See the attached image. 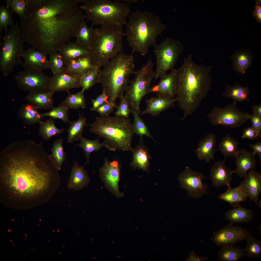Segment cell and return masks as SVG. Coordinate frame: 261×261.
<instances>
[{
    "mask_svg": "<svg viewBox=\"0 0 261 261\" xmlns=\"http://www.w3.org/2000/svg\"><path fill=\"white\" fill-rule=\"evenodd\" d=\"M74 165L72 167L70 175L67 185L68 188L75 191L81 190L88 185L90 179L87 171L85 170L84 166H80L73 160Z\"/></svg>",
    "mask_w": 261,
    "mask_h": 261,
    "instance_id": "d4e9b609",
    "label": "cell"
},
{
    "mask_svg": "<svg viewBox=\"0 0 261 261\" xmlns=\"http://www.w3.org/2000/svg\"><path fill=\"white\" fill-rule=\"evenodd\" d=\"M58 52L61 56L65 66L73 61L88 55L90 50L82 46L76 40L70 41L62 45L58 49Z\"/></svg>",
    "mask_w": 261,
    "mask_h": 261,
    "instance_id": "ac0fdd59",
    "label": "cell"
},
{
    "mask_svg": "<svg viewBox=\"0 0 261 261\" xmlns=\"http://www.w3.org/2000/svg\"><path fill=\"white\" fill-rule=\"evenodd\" d=\"M68 109L62 104L56 107H54L49 112L41 114L42 118L49 116L54 119H58L65 123H70L69 119Z\"/></svg>",
    "mask_w": 261,
    "mask_h": 261,
    "instance_id": "ee69618b",
    "label": "cell"
},
{
    "mask_svg": "<svg viewBox=\"0 0 261 261\" xmlns=\"http://www.w3.org/2000/svg\"><path fill=\"white\" fill-rule=\"evenodd\" d=\"M183 46L180 42L171 38L163 40L154 47L153 52L156 59L155 72V80L173 69L179 56L182 52Z\"/></svg>",
    "mask_w": 261,
    "mask_h": 261,
    "instance_id": "8fae6325",
    "label": "cell"
},
{
    "mask_svg": "<svg viewBox=\"0 0 261 261\" xmlns=\"http://www.w3.org/2000/svg\"><path fill=\"white\" fill-rule=\"evenodd\" d=\"M207 116L213 125H221L235 128L245 123L249 119L250 115L248 112L239 110L237 102L233 101L232 104L224 108L214 107Z\"/></svg>",
    "mask_w": 261,
    "mask_h": 261,
    "instance_id": "7c38bea8",
    "label": "cell"
},
{
    "mask_svg": "<svg viewBox=\"0 0 261 261\" xmlns=\"http://www.w3.org/2000/svg\"><path fill=\"white\" fill-rule=\"evenodd\" d=\"M119 0L120 1H123V2L128 4L131 3H136L138 1V0Z\"/></svg>",
    "mask_w": 261,
    "mask_h": 261,
    "instance_id": "94428289",
    "label": "cell"
},
{
    "mask_svg": "<svg viewBox=\"0 0 261 261\" xmlns=\"http://www.w3.org/2000/svg\"><path fill=\"white\" fill-rule=\"evenodd\" d=\"M261 0H256L255 9L253 12V16L256 19L258 22H261Z\"/></svg>",
    "mask_w": 261,
    "mask_h": 261,
    "instance_id": "9f6ffc18",
    "label": "cell"
},
{
    "mask_svg": "<svg viewBox=\"0 0 261 261\" xmlns=\"http://www.w3.org/2000/svg\"><path fill=\"white\" fill-rule=\"evenodd\" d=\"M209 259L208 257H204L202 256H198L197 255L195 252L192 250L188 257L186 258V261H204Z\"/></svg>",
    "mask_w": 261,
    "mask_h": 261,
    "instance_id": "6f0895ef",
    "label": "cell"
},
{
    "mask_svg": "<svg viewBox=\"0 0 261 261\" xmlns=\"http://www.w3.org/2000/svg\"><path fill=\"white\" fill-rule=\"evenodd\" d=\"M240 184L245 190L249 200L257 205L259 195L261 192V175L254 170H250Z\"/></svg>",
    "mask_w": 261,
    "mask_h": 261,
    "instance_id": "603a6c76",
    "label": "cell"
},
{
    "mask_svg": "<svg viewBox=\"0 0 261 261\" xmlns=\"http://www.w3.org/2000/svg\"><path fill=\"white\" fill-rule=\"evenodd\" d=\"M86 119L82 114L79 113V118L77 121L69 123L70 125L67 130L68 133L67 142L72 143L74 141L80 139L84 131V128L86 125Z\"/></svg>",
    "mask_w": 261,
    "mask_h": 261,
    "instance_id": "d590c367",
    "label": "cell"
},
{
    "mask_svg": "<svg viewBox=\"0 0 261 261\" xmlns=\"http://www.w3.org/2000/svg\"><path fill=\"white\" fill-rule=\"evenodd\" d=\"M96 68L90 54L72 62L65 66L63 72L80 78L85 73Z\"/></svg>",
    "mask_w": 261,
    "mask_h": 261,
    "instance_id": "cb8c5ba5",
    "label": "cell"
},
{
    "mask_svg": "<svg viewBox=\"0 0 261 261\" xmlns=\"http://www.w3.org/2000/svg\"><path fill=\"white\" fill-rule=\"evenodd\" d=\"M253 108L254 113L258 116L261 117V104L251 106Z\"/></svg>",
    "mask_w": 261,
    "mask_h": 261,
    "instance_id": "91938a15",
    "label": "cell"
},
{
    "mask_svg": "<svg viewBox=\"0 0 261 261\" xmlns=\"http://www.w3.org/2000/svg\"><path fill=\"white\" fill-rule=\"evenodd\" d=\"M27 0H5V1L11 11L14 12L20 17L24 13L26 9Z\"/></svg>",
    "mask_w": 261,
    "mask_h": 261,
    "instance_id": "681fc988",
    "label": "cell"
},
{
    "mask_svg": "<svg viewBox=\"0 0 261 261\" xmlns=\"http://www.w3.org/2000/svg\"><path fill=\"white\" fill-rule=\"evenodd\" d=\"M0 176L10 189L22 196L42 192L53 178L59 177L49 154L38 144L29 140L13 142L0 153Z\"/></svg>",
    "mask_w": 261,
    "mask_h": 261,
    "instance_id": "7a4b0ae2",
    "label": "cell"
},
{
    "mask_svg": "<svg viewBox=\"0 0 261 261\" xmlns=\"http://www.w3.org/2000/svg\"><path fill=\"white\" fill-rule=\"evenodd\" d=\"M248 197L247 193L243 187L241 185L237 187H228L227 190L221 194L218 198L229 203L234 208L239 205V203L247 201Z\"/></svg>",
    "mask_w": 261,
    "mask_h": 261,
    "instance_id": "4dcf8cb0",
    "label": "cell"
},
{
    "mask_svg": "<svg viewBox=\"0 0 261 261\" xmlns=\"http://www.w3.org/2000/svg\"><path fill=\"white\" fill-rule=\"evenodd\" d=\"M54 119L50 118L40 123L39 133L44 139L48 140L56 134L60 135L65 129H60L55 126Z\"/></svg>",
    "mask_w": 261,
    "mask_h": 261,
    "instance_id": "60d3db41",
    "label": "cell"
},
{
    "mask_svg": "<svg viewBox=\"0 0 261 261\" xmlns=\"http://www.w3.org/2000/svg\"><path fill=\"white\" fill-rule=\"evenodd\" d=\"M238 143L230 135H226L221 140L219 145V150L225 157L224 161L227 157H235L239 150Z\"/></svg>",
    "mask_w": 261,
    "mask_h": 261,
    "instance_id": "f35d334b",
    "label": "cell"
},
{
    "mask_svg": "<svg viewBox=\"0 0 261 261\" xmlns=\"http://www.w3.org/2000/svg\"><path fill=\"white\" fill-rule=\"evenodd\" d=\"M258 136L261 137V135L259 134L251 126V127H248L244 130L241 138H246L250 140H253L257 138Z\"/></svg>",
    "mask_w": 261,
    "mask_h": 261,
    "instance_id": "11a10c76",
    "label": "cell"
},
{
    "mask_svg": "<svg viewBox=\"0 0 261 261\" xmlns=\"http://www.w3.org/2000/svg\"><path fill=\"white\" fill-rule=\"evenodd\" d=\"M177 70L173 69L169 74L162 76L157 85L158 91L156 93L158 96L175 98L177 93Z\"/></svg>",
    "mask_w": 261,
    "mask_h": 261,
    "instance_id": "7402d4cb",
    "label": "cell"
},
{
    "mask_svg": "<svg viewBox=\"0 0 261 261\" xmlns=\"http://www.w3.org/2000/svg\"><path fill=\"white\" fill-rule=\"evenodd\" d=\"M134 117V122L132 124L133 132L139 136L141 138L144 136L151 138L155 142L149 132L147 126L143 119L135 111L131 110Z\"/></svg>",
    "mask_w": 261,
    "mask_h": 261,
    "instance_id": "f6af8a7d",
    "label": "cell"
},
{
    "mask_svg": "<svg viewBox=\"0 0 261 261\" xmlns=\"http://www.w3.org/2000/svg\"><path fill=\"white\" fill-rule=\"evenodd\" d=\"M54 93L50 90L42 92H29L25 96L26 100L38 109L48 110L53 107Z\"/></svg>",
    "mask_w": 261,
    "mask_h": 261,
    "instance_id": "f1b7e54d",
    "label": "cell"
},
{
    "mask_svg": "<svg viewBox=\"0 0 261 261\" xmlns=\"http://www.w3.org/2000/svg\"><path fill=\"white\" fill-rule=\"evenodd\" d=\"M225 215L226 219L230 223H242L252 221L254 218V213L253 210L247 209L239 205L237 208L229 210L225 213Z\"/></svg>",
    "mask_w": 261,
    "mask_h": 261,
    "instance_id": "d6a6232c",
    "label": "cell"
},
{
    "mask_svg": "<svg viewBox=\"0 0 261 261\" xmlns=\"http://www.w3.org/2000/svg\"><path fill=\"white\" fill-rule=\"evenodd\" d=\"M63 138H61L54 141L53 146L51 148V154H49V158L54 167L58 171L61 170L66 158L63 145Z\"/></svg>",
    "mask_w": 261,
    "mask_h": 261,
    "instance_id": "e575fe53",
    "label": "cell"
},
{
    "mask_svg": "<svg viewBox=\"0 0 261 261\" xmlns=\"http://www.w3.org/2000/svg\"><path fill=\"white\" fill-rule=\"evenodd\" d=\"M249 119L252 122V127L259 134L261 135V117L256 115L253 111L252 113L250 115Z\"/></svg>",
    "mask_w": 261,
    "mask_h": 261,
    "instance_id": "db71d44e",
    "label": "cell"
},
{
    "mask_svg": "<svg viewBox=\"0 0 261 261\" xmlns=\"http://www.w3.org/2000/svg\"><path fill=\"white\" fill-rule=\"evenodd\" d=\"M90 124V132L104 139L105 146L109 150L132 151L131 143L134 133L130 119L115 116H100Z\"/></svg>",
    "mask_w": 261,
    "mask_h": 261,
    "instance_id": "8992f818",
    "label": "cell"
},
{
    "mask_svg": "<svg viewBox=\"0 0 261 261\" xmlns=\"http://www.w3.org/2000/svg\"><path fill=\"white\" fill-rule=\"evenodd\" d=\"M77 0H27L20 17L24 42L47 54L70 41L84 19Z\"/></svg>",
    "mask_w": 261,
    "mask_h": 261,
    "instance_id": "6da1fadb",
    "label": "cell"
},
{
    "mask_svg": "<svg viewBox=\"0 0 261 261\" xmlns=\"http://www.w3.org/2000/svg\"><path fill=\"white\" fill-rule=\"evenodd\" d=\"M122 28L93 29L90 50L95 65L100 69L123 49L122 38L125 36Z\"/></svg>",
    "mask_w": 261,
    "mask_h": 261,
    "instance_id": "ba28073f",
    "label": "cell"
},
{
    "mask_svg": "<svg viewBox=\"0 0 261 261\" xmlns=\"http://www.w3.org/2000/svg\"><path fill=\"white\" fill-rule=\"evenodd\" d=\"M232 171L226 166L225 161L215 162L210 170L212 185L216 188L225 186L230 187Z\"/></svg>",
    "mask_w": 261,
    "mask_h": 261,
    "instance_id": "ffe728a7",
    "label": "cell"
},
{
    "mask_svg": "<svg viewBox=\"0 0 261 261\" xmlns=\"http://www.w3.org/2000/svg\"><path fill=\"white\" fill-rule=\"evenodd\" d=\"M99 138L91 140L82 137L80 139V143L78 144L75 145V146H78L83 150L87 160L85 164L87 163H89L90 155L91 153L94 151H98L102 147L105 146L104 142L102 143L99 142Z\"/></svg>",
    "mask_w": 261,
    "mask_h": 261,
    "instance_id": "b9f144b4",
    "label": "cell"
},
{
    "mask_svg": "<svg viewBox=\"0 0 261 261\" xmlns=\"http://www.w3.org/2000/svg\"><path fill=\"white\" fill-rule=\"evenodd\" d=\"M250 91L248 87H243L237 82L235 85L226 86L222 96L232 99L233 101L242 102L244 101L249 102V95Z\"/></svg>",
    "mask_w": 261,
    "mask_h": 261,
    "instance_id": "836d02e7",
    "label": "cell"
},
{
    "mask_svg": "<svg viewBox=\"0 0 261 261\" xmlns=\"http://www.w3.org/2000/svg\"><path fill=\"white\" fill-rule=\"evenodd\" d=\"M211 238L214 244L223 247L234 245L236 243L252 237L250 232L241 226H234L229 223L214 232Z\"/></svg>",
    "mask_w": 261,
    "mask_h": 261,
    "instance_id": "5bb4252c",
    "label": "cell"
},
{
    "mask_svg": "<svg viewBox=\"0 0 261 261\" xmlns=\"http://www.w3.org/2000/svg\"><path fill=\"white\" fill-rule=\"evenodd\" d=\"M38 109L33 104L29 103L23 104L18 109L17 115L23 123L32 125L40 123L43 118L38 111Z\"/></svg>",
    "mask_w": 261,
    "mask_h": 261,
    "instance_id": "1f68e13d",
    "label": "cell"
},
{
    "mask_svg": "<svg viewBox=\"0 0 261 261\" xmlns=\"http://www.w3.org/2000/svg\"><path fill=\"white\" fill-rule=\"evenodd\" d=\"M68 95L65 100L60 102L68 109H70L76 110L80 108L85 109L86 104L84 92L81 91L75 94L67 91Z\"/></svg>",
    "mask_w": 261,
    "mask_h": 261,
    "instance_id": "ab89813d",
    "label": "cell"
},
{
    "mask_svg": "<svg viewBox=\"0 0 261 261\" xmlns=\"http://www.w3.org/2000/svg\"><path fill=\"white\" fill-rule=\"evenodd\" d=\"M245 255L244 249L231 245L222 247L219 251L218 260L219 261H236Z\"/></svg>",
    "mask_w": 261,
    "mask_h": 261,
    "instance_id": "74e56055",
    "label": "cell"
},
{
    "mask_svg": "<svg viewBox=\"0 0 261 261\" xmlns=\"http://www.w3.org/2000/svg\"><path fill=\"white\" fill-rule=\"evenodd\" d=\"M216 142L215 135L211 133L206 135L201 139L198 144L196 151L197 156L200 160H205L207 162L214 160V149Z\"/></svg>",
    "mask_w": 261,
    "mask_h": 261,
    "instance_id": "83f0119b",
    "label": "cell"
},
{
    "mask_svg": "<svg viewBox=\"0 0 261 261\" xmlns=\"http://www.w3.org/2000/svg\"><path fill=\"white\" fill-rule=\"evenodd\" d=\"M255 155L253 152L244 149L239 150L235 158L236 169L232 171L240 177H245L249 170H254L256 164Z\"/></svg>",
    "mask_w": 261,
    "mask_h": 261,
    "instance_id": "d6986e66",
    "label": "cell"
},
{
    "mask_svg": "<svg viewBox=\"0 0 261 261\" xmlns=\"http://www.w3.org/2000/svg\"><path fill=\"white\" fill-rule=\"evenodd\" d=\"M81 87L80 79L62 72L53 74L51 77L50 90L56 92L69 91Z\"/></svg>",
    "mask_w": 261,
    "mask_h": 261,
    "instance_id": "44dd1931",
    "label": "cell"
},
{
    "mask_svg": "<svg viewBox=\"0 0 261 261\" xmlns=\"http://www.w3.org/2000/svg\"><path fill=\"white\" fill-rule=\"evenodd\" d=\"M141 141L138 145L133 149L132 160L130 165L133 169H142L147 171L149 167V160L151 156L148 150Z\"/></svg>",
    "mask_w": 261,
    "mask_h": 261,
    "instance_id": "f546056e",
    "label": "cell"
},
{
    "mask_svg": "<svg viewBox=\"0 0 261 261\" xmlns=\"http://www.w3.org/2000/svg\"><path fill=\"white\" fill-rule=\"evenodd\" d=\"M154 64L150 58L147 63L143 65L140 70L134 71L135 77L132 80L129 81L130 85L125 91L124 97L131 110L139 115L141 112L140 105L142 99L146 95L151 93V84L155 77Z\"/></svg>",
    "mask_w": 261,
    "mask_h": 261,
    "instance_id": "30bf717a",
    "label": "cell"
},
{
    "mask_svg": "<svg viewBox=\"0 0 261 261\" xmlns=\"http://www.w3.org/2000/svg\"><path fill=\"white\" fill-rule=\"evenodd\" d=\"M211 67L195 63L189 55L184 59L183 64L177 70L175 98L183 112L182 120L195 112L211 89L209 73Z\"/></svg>",
    "mask_w": 261,
    "mask_h": 261,
    "instance_id": "3957f363",
    "label": "cell"
},
{
    "mask_svg": "<svg viewBox=\"0 0 261 261\" xmlns=\"http://www.w3.org/2000/svg\"><path fill=\"white\" fill-rule=\"evenodd\" d=\"M133 54L120 53L103 66L102 69H98L102 91L108 97L109 102L115 105L116 99L123 95L129 76L134 72Z\"/></svg>",
    "mask_w": 261,
    "mask_h": 261,
    "instance_id": "5b68a950",
    "label": "cell"
},
{
    "mask_svg": "<svg viewBox=\"0 0 261 261\" xmlns=\"http://www.w3.org/2000/svg\"><path fill=\"white\" fill-rule=\"evenodd\" d=\"M120 102L119 105L117 106V110L115 113V116L129 119V116L131 113V110L129 108L128 102L123 95L120 98Z\"/></svg>",
    "mask_w": 261,
    "mask_h": 261,
    "instance_id": "f907efd6",
    "label": "cell"
},
{
    "mask_svg": "<svg viewBox=\"0 0 261 261\" xmlns=\"http://www.w3.org/2000/svg\"><path fill=\"white\" fill-rule=\"evenodd\" d=\"M120 167L118 161H109L105 158L103 165L99 169L100 176L105 186L116 197H123V194L119 189Z\"/></svg>",
    "mask_w": 261,
    "mask_h": 261,
    "instance_id": "2e32d148",
    "label": "cell"
},
{
    "mask_svg": "<svg viewBox=\"0 0 261 261\" xmlns=\"http://www.w3.org/2000/svg\"><path fill=\"white\" fill-rule=\"evenodd\" d=\"M108 97L105 93L102 91V94L98 95L95 99H91L93 106L90 109V111H94L104 103L108 102L109 101L108 100Z\"/></svg>",
    "mask_w": 261,
    "mask_h": 261,
    "instance_id": "f5cc1de1",
    "label": "cell"
},
{
    "mask_svg": "<svg viewBox=\"0 0 261 261\" xmlns=\"http://www.w3.org/2000/svg\"><path fill=\"white\" fill-rule=\"evenodd\" d=\"M51 77L42 71L24 69L14 76L18 87L29 92H42L50 91Z\"/></svg>",
    "mask_w": 261,
    "mask_h": 261,
    "instance_id": "4fadbf2b",
    "label": "cell"
},
{
    "mask_svg": "<svg viewBox=\"0 0 261 261\" xmlns=\"http://www.w3.org/2000/svg\"><path fill=\"white\" fill-rule=\"evenodd\" d=\"M251 149L253 151V153L255 155L257 154L260 159V163L261 161V143L258 142L257 143L253 144L250 145Z\"/></svg>",
    "mask_w": 261,
    "mask_h": 261,
    "instance_id": "680465c9",
    "label": "cell"
},
{
    "mask_svg": "<svg viewBox=\"0 0 261 261\" xmlns=\"http://www.w3.org/2000/svg\"><path fill=\"white\" fill-rule=\"evenodd\" d=\"M229 58L234 70L240 75H244L253 62V56L250 50L239 49L231 55Z\"/></svg>",
    "mask_w": 261,
    "mask_h": 261,
    "instance_id": "4316f807",
    "label": "cell"
},
{
    "mask_svg": "<svg viewBox=\"0 0 261 261\" xmlns=\"http://www.w3.org/2000/svg\"><path fill=\"white\" fill-rule=\"evenodd\" d=\"M117 106L109 102L104 103L94 111L98 113L100 116H108L116 108Z\"/></svg>",
    "mask_w": 261,
    "mask_h": 261,
    "instance_id": "816d5d0a",
    "label": "cell"
},
{
    "mask_svg": "<svg viewBox=\"0 0 261 261\" xmlns=\"http://www.w3.org/2000/svg\"><path fill=\"white\" fill-rule=\"evenodd\" d=\"M50 59L49 60V68L53 74H58L63 72L65 66L61 56L58 52L49 54Z\"/></svg>",
    "mask_w": 261,
    "mask_h": 261,
    "instance_id": "c3c4849f",
    "label": "cell"
},
{
    "mask_svg": "<svg viewBox=\"0 0 261 261\" xmlns=\"http://www.w3.org/2000/svg\"><path fill=\"white\" fill-rule=\"evenodd\" d=\"M204 178L202 174L194 171L188 167L179 175L181 187L187 191L188 195L194 198L201 197L207 192V186L203 184Z\"/></svg>",
    "mask_w": 261,
    "mask_h": 261,
    "instance_id": "9a60e30c",
    "label": "cell"
},
{
    "mask_svg": "<svg viewBox=\"0 0 261 261\" xmlns=\"http://www.w3.org/2000/svg\"><path fill=\"white\" fill-rule=\"evenodd\" d=\"M126 25L127 40L132 50V54L140 53L146 55L149 47H155L156 39L167 27L158 16L148 11L138 10L131 12Z\"/></svg>",
    "mask_w": 261,
    "mask_h": 261,
    "instance_id": "277c9868",
    "label": "cell"
},
{
    "mask_svg": "<svg viewBox=\"0 0 261 261\" xmlns=\"http://www.w3.org/2000/svg\"><path fill=\"white\" fill-rule=\"evenodd\" d=\"M130 4L117 0H87L80 7L85 12L84 18L90 21L92 26L101 25L102 28H122L131 13Z\"/></svg>",
    "mask_w": 261,
    "mask_h": 261,
    "instance_id": "52a82bcc",
    "label": "cell"
},
{
    "mask_svg": "<svg viewBox=\"0 0 261 261\" xmlns=\"http://www.w3.org/2000/svg\"><path fill=\"white\" fill-rule=\"evenodd\" d=\"M146 107L141 112V115L146 114L153 116H157L163 111L172 107H174V103L176 102L175 98L172 99L167 97H154L145 101Z\"/></svg>",
    "mask_w": 261,
    "mask_h": 261,
    "instance_id": "484cf974",
    "label": "cell"
},
{
    "mask_svg": "<svg viewBox=\"0 0 261 261\" xmlns=\"http://www.w3.org/2000/svg\"><path fill=\"white\" fill-rule=\"evenodd\" d=\"M87 23L84 20L81 22L74 34L73 37L82 46L90 50L93 28L92 27H88Z\"/></svg>",
    "mask_w": 261,
    "mask_h": 261,
    "instance_id": "8d00e7d4",
    "label": "cell"
},
{
    "mask_svg": "<svg viewBox=\"0 0 261 261\" xmlns=\"http://www.w3.org/2000/svg\"><path fill=\"white\" fill-rule=\"evenodd\" d=\"M81 91L84 92L96 84L99 83L100 75L98 69L96 68L83 75L80 78Z\"/></svg>",
    "mask_w": 261,
    "mask_h": 261,
    "instance_id": "7bdbcfd3",
    "label": "cell"
},
{
    "mask_svg": "<svg viewBox=\"0 0 261 261\" xmlns=\"http://www.w3.org/2000/svg\"><path fill=\"white\" fill-rule=\"evenodd\" d=\"M13 12L7 5H1L0 7V31L8 29L9 26L13 25L14 19Z\"/></svg>",
    "mask_w": 261,
    "mask_h": 261,
    "instance_id": "7dc6e473",
    "label": "cell"
},
{
    "mask_svg": "<svg viewBox=\"0 0 261 261\" xmlns=\"http://www.w3.org/2000/svg\"><path fill=\"white\" fill-rule=\"evenodd\" d=\"M247 242L246 248L244 249L245 255L248 257L255 258L258 260L261 257V242L253 237L246 240Z\"/></svg>",
    "mask_w": 261,
    "mask_h": 261,
    "instance_id": "bcb514c9",
    "label": "cell"
},
{
    "mask_svg": "<svg viewBox=\"0 0 261 261\" xmlns=\"http://www.w3.org/2000/svg\"><path fill=\"white\" fill-rule=\"evenodd\" d=\"M47 55L33 47L24 50L21 55L23 59L22 66L24 69L40 71L49 68Z\"/></svg>",
    "mask_w": 261,
    "mask_h": 261,
    "instance_id": "e0dca14e",
    "label": "cell"
},
{
    "mask_svg": "<svg viewBox=\"0 0 261 261\" xmlns=\"http://www.w3.org/2000/svg\"><path fill=\"white\" fill-rule=\"evenodd\" d=\"M3 42L0 44V70L5 76L8 75L16 66L22 64L21 54L24 42L20 26L14 24L4 30Z\"/></svg>",
    "mask_w": 261,
    "mask_h": 261,
    "instance_id": "9c48e42d",
    "label": "cell"
}]
</instances>
